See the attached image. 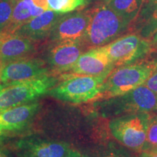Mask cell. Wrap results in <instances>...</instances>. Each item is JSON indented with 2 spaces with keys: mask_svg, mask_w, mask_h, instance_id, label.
<instances>
[{
  "mask_svg": "<svg viewBox=\"0 0 157 157\" xmlns=\"http://www.w3.org/2000/svg\"><path fill=\"white\" fill-rule=\"evenodd\" d=\"M132 23L115 13L105 2L92 7V16L82 42L87 49L113 42L131 28Z\"/></svg>",
  "mask_w": 157,
  "mask_h": 157,
  "instance_id": "6da1fadb",
  "label": "cell"
},
{
  "mask_svg": "<svg viewBox=\"0 0 157 157\" xmlns=\"http://www.w3.org/2000/svg\"><path fill=\"white\" fill-rule=\"evenodd\" d=\"M155 62H135L114 68L104 81L96 100L122 95L144 84L154 70Z\"/></svg>",
  "mask_w": 157,
  "mask_h": 157,
  "instance_id": "7a4b0ae2",
  "label": "cell"
},
{
  "mask_svg": "<svg viewBox=\"0 0 157 157\" xmlns=\"http://www.w3.org/2000/svg\"><path fill=\"white\" fill-rule=\"evenodd\" d=\"M110 73L100 76L68 74L62 82L57 83L48 95L66 103L78 104L96 100L101 87Z\"/></svg>",
  "mask_w": 157,
  "mask_h": 157,
  "instance_id": "3957f363",
  "label": "cell"
},
{
  "mask_svg": "<svg viewBox=\"0 0 157 157\" xmlns=\"http://www.w3.org/2000/svg\"><path fill=\"white\" fill-rule=\"evenodd\" d=\"M57 83L58 78L50 74L28 81L0 82V110L36 101L48 94Z\"/></svg>",
  "mask_w": 157,
  "mask_h": 157,
  "instance_id": "277c9868",
  "label": "cell"
},
{
  "mask_svg": "<svg viewBox=\"0 0 157 157\" xmlns=\"http://www.w3.org/2000/svg\"><path fill=\"white\" fill-rule=\"evenodd\" d=\"M150 117L148 113L122 115L110 121V130L113 136L125 146L143 151L146 146Z\"/></svg>",
  "mask_w": 157,
  "mask_h": 157,
  "instance_id": "5b68a950",
  "label": "cell"
},
{
  "mask_svg": "<svg viewBox=\"0 0 157 157\" xmlns=\"http://www.w3.org/2000/svg\"><path fill=\"white\" fill-rule=\"evenodd\" d=\"M103 112L110 116L148 113L157 111V94L146 85L131 90L122 95L105 100Z\"/></svg>",
  "mask_w": 157,
  "mask_h": 157,
  "instance_id": "8992f818",
  "label": "cell"
},
{
  "mask_svg": "<svg viewBox=\"0 0 157 157\" xmlns=\"http://www.w3.org/2000/svg\"><path fill=\"white\" fill-rule=\"evenodd\" d=\"M101 47L115 67L137 62L146 56L152 49L151 42L137 33L121 36Z\"/></svg>",
  "mask_w": 157,
  "mask_h": 157,
  "instance_id": "52a82bcc",
  "label": "cell"
},
{
  "mask_svg": "<svg viewBox=\"0 0 157 157\" xmlns=\"http://www.w3.org/2000/svg\"><path fill=\"white\" fill-rule=\"evenodd\" d=\"M91 16L92 7L62 15L52 29L49 39L52 42L62 41L82 42Z\"/></svg>",
  "mask_w": 157,
  "mask_h": 157,
  "instance_id": "ba28073f",
  "label": "cell"
},
{
  "mask_svg": "<svg viewBox=\"0 0 157 157\" xmlns=\"http://www.w3.org/2000/svg\"><path fill=\"white\" fill-rule=\"evenodd\" d=\"M47 63L34 57L8 63L0 68V82L11 83L34 79L48 75Z\"/></svg>",
  "mask_w": 157,
  "mask_h": 157,
  "instance_id": "9c48e42d",
  "label": "cell"
},
{
  "mask_svg": "<svg viewBox=\"0 0 157 157\" xmlns=\"http://www.w3.org/2000/svg\"><path fill=\"white\" fill-rule=\"evenodd\" d=\"M13 148L18 157H66L71 150L66 143L34 137L20 139Z\"/></svg>",
  "mask_w": 157,
  "mask_h": 157,
  "instance_id": "30bf717a",
  "label": "cell"
},
{
  "mask_svg": "<svg viewBox=\"0 0 157 157\" xmlns=\"http://www.w3.org/2000/svg\"><path fill=\"white\" fill-rule=\"evenodd\" d=\"M86 49L82 41L52 42L47 55V63L56 73L68 72Z\"/></svg>",
  "mask_w": 157,
  "mask_h": 157,
  "instance_id": "8fae6325",
  "label": "cell"
},
{
  "mask_svg": "<svg viewBox=\"0 0 157 157\" xmlns=\"http://www.w3.org/2000/svg\"><path fill=\"white\" fill-rule=\"evenodd\" d=\"M36 42L18 34L0 33V66L21 59L34 57Z\"/></svg>",
  "mask_w": 157,
  "mask_h": 157,
  "instance_id": "7c38bea8",
  "label": "cell"
},
{
  "mask_svg": "<svg viewBox=\"0 0 157 157\" xmlns=\"http://www.w3.org/2000/svg\"><path fill=\"white\" fill-rule=\"evenodd\" d=\"M116 68L102 47L84 52L70 70L72 74L100 76L111 73Z\"/></svg>",
  "mask_w": 157,
  "mask_h": 157,
  "instance_id": "4fadbf2b",
  "label": "cell"
},
{
  "mask_svg": "<svg viewBox=\"0 0 157 157\" xmlns=\"http://www.w3.org/2000/svg\"><path fill=\"white\" fill-rule=\"evenodd\" d=\"M39 109L40 103L33 101L0 110V131L5 134L24 129L32 121Z\"/></svg>",
  "mask_w": 157,
  "mask_h": 157,
  "instance_id": "5bb4252c",
  "label": "cell"
},
{
  "mask_svg": "<svg viewBox=\"0 0 157 157\" xmlns=\"http://www.w3.org/2000/svg\"><path fill=\"white\" fill-rule=\"evenodd\" d=\"M63 14L52 10H47L33 17L17 29L15 34L24 36L35 42L49 38L56 23Z\"/></svg>",
  "mask_w": 157,
  "mask_h": 157,
  "instance_id": "9a60e30c",
  "label": "cell"
},
{
  "mask_svg": "<svg viewBox=\"0 0 157 157\" xmlns=\"http://www.w3.org/2000/svg\"><path fill=\"white\" fill-rule=\"evenodd\" d=\"M131 28L145 39L153 36L157 31V0H143L138 15Z\"/></svg>",
  "mask_w": 157,
  "mask_h": 157,
  "instance_id": "2e32d148",
  "label": "cell"
},
{
  "mask_svg": "<svg viewBox=\"0 0 157 157\" xmlns=\"http://www.w3.org/2000/svg\"><path fill=\"white\" fill-rule=\"evenodd\" d=\"M44 12L35 6L32 0H17L9 24L2 33H15L20 27Z\"/></svg>",
  "mask_w": 157,
  "mask_h": 157,
  "instance_id": "e0dca14e",
  "label": "cell"
},
{
  "mask_svg": "<svg viewBox=\"0 0 157 157\" xmlns=\"http://www.w3.org/2000/svg\"><path fill=\"white\" fill-rule=\"evenodd\" d=\"M105 2L117 14L133 23L140 10L143 0H109Z\"/></svg>",
  "mask_w": 157,
  "mask_h": 157,
  "instance_id": "ac0fdd59",
  "label": "cell"
},
{
  "mask_svg": "<svg viewBox=\"0 0 157 157\" xmlns=\"http://www.w3.org/2000/svg\"><path fill=\"white\" fill-rule=\"evenodd\" d=\"M91 0H48L49 9L60 14L81 10L90 2Z\"/></svg>",
  "mask_w": 157,
  "mask_h": 157,
  "instance_id": "d6986e66",
  "label": "cell"
},
{
  "mask_svg": "<svg viewBox=\"0 0 157 157\" xmlns=\"http://www.w3.org/2000/svg\"><path fill=\"white\" fill-rule=\"evenodd\" d=\"M17 0H0V33L8 25Z\"/></svg>",
  "mask_w": 157,
  "mask_h": 157,
  "instance_id": "ffe728a7",
  "label": "cell"
},
{
  "mask_svg": "<svg viewBox=\"0 0 157 157\" xmlns=\"http://www.w3.org/2000/svg\"><path fill=\"white\" fill-rule=\"evenodd\" d=\"M143 151H157V116L151 115L147 132L146 146Z\"/></svg>",
  "mask_w": 157,
  "mask_h": 157,
  "instance_id": "44dd1931",
  "label": "cell"
},
{
  "mask_svg": "<svg viewBox=\"0 0 157 157\" xmlns=\"http://www.w3.org/2000/svg\"><path fill=\"white\" fill-rule=\"evenodd\" d=\"M147 87L157 94V61L155 62V66L151 74L144 83Z\"/></svg>",
  "mask_w": 157,
  "mask_h": 157,
  "instance_id": "7402d4cb",
  "label": "cell"
},
{
  "mask_svg": "<svg viewBox=\"0 0 157 157\" xmlns=\"http://www.w3.org/2000/svg\"><path fill=\"white\" fill-rule=\"evenodd\" d=\"M32 2L34 4V5L39 8L42 9L44 11L50 10L48 0H32Z\"/></svg>",
  "mask_w": 157,
  "mask_h": 157,
  "instance_id": "603a6c76",
  "label": "cell"
},
{
  "mask_svg": "<svg viewBox=\"0 0 157 157\" xmlns=\"http://www.w3.org/2000/svg\"><path fill=\"white\" fill-rule=\"evenodd\" d=\"M140 157H157V151H141Z\"/></svg>",
  "mask_w": 157,
  "mask_h": 157,
  "instance_id": "cb8c5ba5",
  "label": "cell"
},
{
  "mask_svg": "<svg viewBox=\"0 0 157 157\" xmlns=\"http://www.w3.org/2000/svg\"><path fill=\"white\" fill-rule=\"evenodd\" d=\"M66 157H86V156L82 154H81L79 151L75 150V149L71 148V150L69 154H68V156Z\"/></svg>",
  "mask_w": 157,
  "mask_h": 157,
  "instance_id": "d4e9b609",
  "label": "cell"
},
{
  "mask_svg": "<svg viewBox=\"0 0 157 157\" xmlns=\"http://www.w3.org/2000/svg\"><path fill=\"white\" fill-rule=\"evenodd\" d=\"M0 157H11L10 153L5 148H3L1 144H0Z\"/></svg>",
  "mask_w": 157,
  "mask_h": 157,
  "instance_id": "484cf974",
  "label": "cell"
},
{
  "mask_svg": "<svg viewBox=\"0 0 157 157\" xmlns=\"http://www.w3.org/2000/svg\"><path fill=\"white\" fill-rule=\"evenodd\" d=\"M151 42L152 47H154V48L157 49V31L153 35L152 41Z\"/></svg>",
  "mask_w": 157,
  "mask_h": 157,
  "instance_id": "4316f807",
  "label": "cell"
},
{
  "mask_svg": "<svg viewBox=\"0 0 157 157\" xmlns=\"http://www.w3.org/2000/svg\"><path fill=\"white\" fill-rule=\"evenodd\" d=\"M103 157H125L122 156L121 154H117V153L115 152H109L108 153L104 156Z\"/></svg>",
  "mask_w": 157,
  "mask_h": 157,
  "instance_id": "83f0119b",
  "label": "cell"
},
{
  "mask_svg": "<svg viewBox=\"0 0 157 157\" xmlns=\"http://www.w3.org/2000/svg\"><path fill=\"white\" fill-rule=\"evenodd\" d=\"M4 133L3 132H2L1 131H0V143L2 142V140H3V138H4Z\"/></svg>",
  "mask_w": 157,
  "mask_h": 157,
  "instance_id": "f1b7e54d",
  "label": "cell"
},
{
  "mask_svg": "<svg viewBox=\"0 0 157 157\" xmlns=\"http://www.w3.org/2000/svg\"><path fill=\"white\" fill-rule=\"evenodd\" d=\"M96 1H98V2H108V1H109V0H96Z\"/></svg>",
  "mask_w": 157,
  "mask_h": 157,
  "instance_id": "f546056e",
  "label": "cell"
}]
</instances>
